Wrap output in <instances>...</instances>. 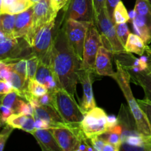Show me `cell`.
<instances>
[{"label": "cell", "instance_id": "cell-1", "mask_svg": "<svg viewBox=\"0 0 151 151\" xmlns=\"http://www.w3.org/2000/svg\"><path fill=\"white\" fill-rule=\"evenodd\" d=\"M49 65L58 86L75 97L81 62L68 41L64 26L55 36Z\"/></svg>", "mask_w": 151, "mask_h": 151}, {"label": "cell", "instance_id": "cell-2", "mask_svg": "<svg viewBox=\"0 0 151 151\" xmlns=\"http://www.w3.org/2000/svg\"><path fill=\"white\" fill-rule=\"evenodd\" d=\"M116 71L115 81L122 90L127 102L129 110L131 111L135 122L137 123L138 131L144 136H151V127L147 118L142 109L140 108L137 100L134 98L130 86V75L128 71L122 66L120 62L116 59Z\"/></svg>", "mask_w": 151, "mask_h": 151}, {"label": "cell", "instance_id": "cell-3", "mask_svg": "<svg viewBox=\"0 0 151 151\" xmlns=\"http://www.w3.org/2000/svg\"><path fill=\"white\" fill-rule=\"evenodd\" d=\"M52 94V106L68 125H80L84 117V113L78 105L75 97L66 90L59 88Z\"/></svg>", "mask_w": 151, "mask_h": 151}, {"label": "cell", "instance_id": "cell-4", "mask_svg": "<svg viewBox=\"0 0 151 151\" xmlns=\"http://www.w3.org/2000/svg\"><path fill=\"white\" fill-rule=\"evenodd\" d=\"M50 131L62 151H78L82 142L90 140L83 132L81 125L54 127Z\"/></svg>", "mask_w": 151, "mask_h": 151}, {"label": "cell", "instance_id": "cell-5", "mask_svg": "<svg viewBox=\"0 0 151 151\" xmlns=\"http://www.w3.org/2000/svg\"><path fill=\"white\" fill-rule=\"evenodd\" d=\"M96 25L101 35L103 46L110 50L114 55L126 52L118 38L114 23L108 16L105 8L96 16Z\"/></svg>", "mask_w": 151, "mask_h": 151}, {"label": "cell", "instance_id": "cell-6", "mask_svg": "<svg viewBox=\"0 0 151 151\" xmlns=\"http://www.w3.org/2000/svg\"><path fill=\"white\" fill-rule=\"evenodd\" d=\"M55 25V19L43 25L35 33L31 46L32 52L39 58L40 61L47 64L50 63V53L54 41L53 29Z\"/></svg>", "mask_w": 151, "mask_h": 151}, {"label": "cell", "instance_id": "cell-7", "mask_svg": "<svg viewBox=\"0 0 151 151\" xmlns=\"http://www.w3.org/2000/svg\"><path fill=\"white\" fill-rule=\"evenodd\" d=\"M90 24L87 22L69 19L65 20L63 25L68 41L81 62L83 60L84 44Z\"/></svg>", "mask_w": 151, "mask_h": 151}, {"label": "cell", "instance_id": "cell-8", "mask_svg": "<svg viewBox=\"0 0 151 151\" xmlns=\"http://www.w3.org/2000/svg\"><path fill=\"white\" fill-rule=\"evenodd\" d=\"M58 12L53 10L50 0H40L33 5V18L30 29L24 37L31 47L34 36L37 31L45 24L55 19Z\"/></svg>", "mask_w": 151, "mask_h": 151}, {"label": "cell", "instance_id": "cell-9", "mask_svg": "<svg viewBox=\"0 0 151 151\" xmlns=\"http://www.w3.org/2000/svg\"><path fill=\"white\" fill-rule=\"evenodd\" d=\"M107 116L105 111L97 106L85 114L81 122V128L88 139L107 131Z\"/></svg>", "mask_w": 151, "mask_h": 151}, {"label": "cell", "instance_id": "cell-10", "mask_svg": "<svg viewBox=\"0 0 151 151\" xmlns=\"http://www.w3.org/2000/svg\"><path fill=\"white\" fill-rule=\"evenodd\" d=\"M102 45L103 41L98 28L95 24L91 23L87 31L86 38L84 44L83 56L81 62V69L94 71L97 52Z\"/></svg>", "mask_w": 151, "mask_h": 151}, {"label": "cell", "instance_id": "cell-11", "mask_svg": "<svg viewBox=\"0 0 151 151\" xmlns=\"http://www.w3.org/2000/svg\"><path fill=\"white\" fill-rule=\"evenodd\" d=\"M24 38L6 37L0 39V60L8 61L18 58H27L32 51Z\"/></svg>", "mask_w": 151, "mask_h": 151}, {"label": "cell", "instance_id": "cell-12", "mask_svg": "<svg viewBox=\"0 0 151 151\" xmlns=\"http://www.w3.org/2000/svg\"><path fill=\"white\" fill-rule=\"evenodd\" d=\"M64 10L65 20L72 19L96 24L94 0H70Z\"/></svg>", "mask_w": 151, "mask_h": 151}, {"label": "cell", "instance_id": "cell-13", "mask_svg": "<svg viewBox=\"0 0 151 151\" xmlns=\"http://www.w3.org/2000/svg\"><path fill=\"white\" fill-rule=\"evenodd\" d=\"M94 72V71L93 70L84 69H81L78 72V81L83 86V96L80 106L84 114L96 107V102L92 89Z\"/></svg>", "mask_w": 151, "mask_h": 151}, {"label": "cell", "instance_id": "cell-14", "mask_svg": "<svg viewBox=\"0 0 151 151\" xmlns=\"http://www.w3.org/2000/svg\"><path fill=\"white\" fill-rule=\"evenodd\" d=\"M113 55L114 53L105 46H100L96 57L94 67V71L97 75L111 77L115 80L116 72L114 71L111 63Z\"/></svg>", "mask_w": 151, "mask_h": 151}, {"label": "cell", "instance_id": "cell-15", "mask_svg": "<svg viewBox=\"0 0 151 151\" xmlns=\"http://www.w3.org/2000/svg\"><path fill=\"white\" fill-rule=\"evenodd\" d=\"M117 117L118 124L122 127V142L130 137L141 135L142 134L138 131L137 123L131 111L127 109L124 104L121 105Z\"/></svg>", "mask_w": 151, "mask_h": 151}, {"label": "cell", "instance_id": "cell-16", "mask_svg": "<svg viewBox=\"0 0 151 151\" xmlns=\"http://www.w3.org/2000/svg\"><path fill=\"white\" fill-rule=\"evenodd\" d=\"M33 116L35 119H41L45 121L50 128L66 125L57 111L52 106H40L33 109Z\"/></svg>", "mask_w": 151, "mask_h": 151}, {"label": "cell", "instance_id": "cell-17", "mask_svg": "<svg viewBox=\"0 0 151 151\" xmlns=\"http://www.w3.org/2000/svg\"><path fill=\"white\" fill-rule=\"evenodd\" d=\"M33 18V6L16 14L13 38H24L30 29Z\"/></svg>", "mask_w": 151, "mask_h": 151}, {"label": "cell", "instance_id": "cell-18", "mask_svg": "<svg viewBox=\"0 0 151 151\" xmlns=\"http://www.w3.org/2000/svg\"><path fill=\"white\" fill-rule=\"evenodd\" d=\"M31 134L35 137L43 150L62 151L50 129H35Z\"/></svg>", "mask_w": 151, "mask_h": 151}, {"label": "cell", "instance_id": "cell-19", "mask_svg": "<svg viewBox=\"0 0 151 151\" xmlns=\"http://www.w3.org/2000/svg\"><path fill=\"white\" fill-rule=\"evenodd\" d=\"M128 72L129 73L131 81L139 85L144 90L145 99L151 101V72L147 69L139 72H134L131 71Z\"/></svg>", "mask_w": 151, "mask_h": 151}, {"label": "cell", "instance_id": "cell-20", "mask_svg": "<svg viewBox=\"0 0 151 151\" xmlns=\"http://www.w3.org/2000/svg\"><path fill=\"white\" fill-rule=\"evenodd\" d=\"M133 27H134L135 34L141 37L146 45L151 43V34L148 27L146 24L142 16L136 13V16L132 19Z\"/></svg>", "mask_w": 151, "mask_h": 151}, {"label": "cell", "instance_id": "cell-21", "mask_svg": "<svg viewBox=\"0 0 151 151\" xmlns=\"http://www.w3.org/2000/svg\"><path fill=\"white\" fill-rule=\"evenodd\" d=\"M147 45L145 44L144 41L137 34L130 33L126 44L125 45V51L128 52L135 53L138 55H143L145 52Z\"/></svg>", "mask_w": 151, "mask_h": 151}, {"label": "cell", "instance_id": "cell-22", "mask_svg": "<svg viewBox=\"0 0 151 151\" xmlns=\"http://www.w3.org/2000/svg\"><path fill=\"white\" fill-rule=\"evenodd\" d=\"M24 102V99L19 95L15 89L10 92L4 94L1 99V104L10 109L13 114H19L21 105Z\"/></svg>", "mask_w": 151, "mask_h": 151}, {"label": "cell", "instance_id": "cell-23", "mask_svg": "<svg viewBox=\"0 0 151 151\" xmlns=\"http://www.w3.org/2000/svg\"><path fill=\"white\" fill-rule=\"evenodd\" d=\"M54 79L55 77L53 75L52 71L50 65L39 60L38 69H37V72L35 76V81L47 87L49 83Z\"/></svg>", "mask_w": 151, "mask_h": 151}, {"label": "cell", "instance_id": "cell-24", "mask_svg": "<svg viewBox=\"0 0 151 151\" xmlns=\"http://www.w3.org/2000/svg\"><path fill=\"white\" fill-rule=\"evenodd\" d=\"M134 10L142 16L151 34V2L148 0H137Z\"/></svg>", "mask_w": 151, "mask_h": 151}, {"label": "cell", "instance_id": "cell-25", "mask_svg": "<svg viewBox=\"0 0 151 151\" xmlns=\"http://www.w3.org/2000/svg\"><path fill=\"white\" fill-rule=\"evenodd\" d=\"M33 5L34 4L30 0H13L8 6L2 9L1 13L16 15L24 11Z\"/></svg>", "mask_w": 151, "mask_h": 151}, {"label": "cell", "instance_id": "cell-26", "mask_svg": "<svg viewBox=\"0 0 151 151\" xmlns=\"http://www.w3.org/2000/svg\"><path fill=\"white\" fill-rule=\"evenodd\" d=\"M16 15L10 13H1V29L7 36L13 38Z\"/></svg>", "mask_w": 151, "mask_h": 151}, {"label": "cell", "instance_id": "cell-27", "mask_svg": "<svg viewBox=\"0 0 151 151\" xmlns=\"http://www.w3.org/2000/svg\"><path fill=\"white\" fill-rule=\"evenodd\" d=\"M129 20V13L127 11V9L124 5L123 2L120 1L115 7L114 12V24L127 23Z\"/></svg>", "mask_w": 151, "mask_h": 151}, {"label": "cell", "instance_id": "cell-28", "mask_svg": "<svg viewBox=\"0 0 151 151\" xmlns=\"http://www.w3.org/2000/svg\"><path fill=\"white\" fill-rule=\"evenodd\" d=\"M9 64L13 72H16L24 78H27V59L26 58H18L14 60L5 61Z\"/></svg>", "mask_w": 151, "mask_h": 151}, {"label": "cell", "instance_id": "cell-29", "mask_svg": "<svg viewBox=\"0 0 151 151\" xmlns=\"http://www.w3.org/2000/svg\"><path fill=\"white\" fill-rule=\"evenodd\" d=\"M27 78L28 81L35 79V74L38 69L39 58L32 53L27 58Z\"/></svg>", "mask_w": 151, "mask_h": 151}, {"label": "cell", "instance_id": "cell-30", "mask_svg": "<svg viewBox=\"0 0 151 151\" xmlns=\"http://www.w3.org/2000/svg\"><path fill=\"white\" fill-rule=\"evenodd\" d=\"M29 115H24L22 114H12L7 119L6 124L11 126L12 128L22 130L24 125L26 123Z\"/></svg>", "mask_w": 151, "mask_h": 151}, {"label": "cell", "instance_id": "cell-31", "mask_svg": "<svg viewBox=\"0 0 151 151\" xmlns=\"http://www.w3.org/2000/svg\"><path fill=\"white\" fill-rule=\"evenodd\" d=\"M27 88L29 92L35 97H40L48 92L47 87L38 83L35 79L28 81Z\"/></svg>", "mask_w": 151, "mask_h": 151}, {"label": "cell", "instance_id": "cell-32", "mask_svg": "<svg viewBox=\"0 0 151 151\" xmlns=\"http://www.w3.org/2000/svg\"><path fill=\"white\" fill-rule=\"evenodd\" d=\"M106 142L110 143L113 145L116 148L117 151L119 150L122 145V138H121V134H117V133L113 132L111 131L108 130L105 133L100 136Z\"/></svg>", "mask_w": 151, "mask_h": 151}, {"label": "cell", "instance_id": "cell-33", "mask_svg": "<svg viewBox=\"0 0 151 151\" xmlns=\"http://www.w3.org/2000/svg\"><path fill=\"white\" fill-rule=\"evenodd\" d=\"M115 28H116V34H117V36L119 38V41H121V43L125 47L128 36L130 35V30L128 29V25H127L126 23L116 24H115Z\"/></svg>", "mask_w": 151, "mask_h": 151}, {"label": "cell", "instance_id": "cell-34", "mask_svg": "<svg viewBox=\"0 0 151 151\" xmlns=\"http://www.w3.org/2000/svg\"><path fill=\"white\" fill-rule=\"evenodd\" d=\"M13 129L14 128H12L11 126H10L7 124H5V126L4 127L2 131L0 132V151L4 150L6 142L10 137V134L13 132Z\"/></svg>", "mask_w": 151, "mask_h": 151}, {"label": "cell", "instance_id": "cell-35", "mask_svg": "<svg viewBox=\"0 0 151 151\" xmlns=\"http://www.w3.org/2000/svg\"><path fill=\"white\" fill-rule=\"evenodd\" d=\"M12 69L7 63L4 60H0V80L4 81H9Z\"/></svg>", "mask_w": 151, "mask_h": 151}, {"label": "cell", "instance_id": "cell-36", "mask_svg": "<svg viewBox=\"0 0 151 151\" xmlns=\"http://www.w3.org/2000/svg\"><path fill=\"white\" fill-rule=\"evenodd\" d=\"M137 102L142 110L147 116V120L151 127V101L147 99H144V100H137Z\"/></svg>", "mask_w": 151, "mask_h": 151}, {"label": "cell", "instance_id": "cell-37", "mask_svg": "<svg viewBox=\"0 0 151 151\" xmlns=\"http://www.w3.org/2000/svg\"><path fill=\"white\" fill-rule=\"evenodd\" d=\"M120 1L121 0H106L105 10L112 22H114V12L115 7Z\"/></svg>", "mask_w": 151, "mask_h": 151}, {"label": "cell", "instance_id": "cell-38", "mask_svg": "<svg viewBox=\"0 0 151 151\" xmlns=\"http://www.w3.org/2000/svg\"><path fill=\"white\" fill-rule=\"evenodd\" d=\"M90 143L95 151H103L106 142L99 136V137H94L90 139Z\"/></svg>", "mask_w": 151, "mask_h": 151}, {"label": "cell", "instance_id": "cell-39", "mask_svg": "<svg viewBox=\"0 0 151 151\" xmlns=\"http://www.w3.org/2000/svg\"><path fill=\"white\" fill-rule=\"evenodd\" d=\"M69 1H70V0H50L53 10L55 11L58 12V13L62 8L66 7L67 4L69 3Z\"/></svg>", "mask_w": 151, "mask_h": 151}, {"label": "cell", "instance_id": "cell-40", "mask_svg": "<svg viewBox=\"0 0 151 151\" xmlns=\"http://www.w3.org/2000/svg\"><path fill=\"white\" fill-rule=\"evenodd\" d=\"M12 114H13V112L10 109L3 106V105L0 106V114H1V119L3 122V123L6 124L7 119Z\"/></svg>", "mask_w": 151, "mask_h": 151}, {"label": "cell", "instance_id": "cell-41", "mask_svg": "<svg viewBox=\"0 0 151 151\" xmlns=\"http://www.w3.org/2000/svg\"><path fill=\"white\" fill-rule=\"evenodd\" d=\"M38 100L40 104L43 106H52V93L47 92L44 95L38 97Z\"/></svg>", "mask_w": 151, "mask_h": 151}, {"label": "cell", "instance_id": "cell-42", "mask_svg": "<svg viewBox=\"0 0 151 151\" xmlns=\"http://www.w3.org/2000/svg\"><path fill=\"white\" fill-rule=\"evenodd\" d=\"M13 89V88L12 87L11 84L8 81H1L0 80V94L1 95L7 94V93L10 92Z\"/></svg>", "mask_w": 151, "mask_h": 151}, {"label": "cell", "instance_id": "cell-43", "mask_svg": "<svg viewBox=\"0 0 151 151\" xmlns=\"http://www.w3.org/2000/svg\"><path fill=\"white\" fill-rule=\"evenodd\" d=\"M105 5H106V0H94L95 18L105 8Z\"/></svg>", "mask_w": 151, "mask_h": 151}, {"label": "cell", "instance_id": "cell-44", "mask_svg": "<svg viewBox=\"0 0 151 151\" xmlns=\"http://www.w3.org/2000/svg\"><path fill=\"white\" fill-rule=\"evenodd\" d=\"M35 129H50V126L48 125V123L45 122L44 120L41 119H35Z\"/></svg>", "mask_w": 151, "mask_h": 151}, {"label": "cell", "instance_id": "cell-45", "mask_svg": "<svg viewBox=\"0 0 151 151\" xmlns=\"http://www.w3.org/2000/svg\"><path fill=\"white\" fill-rule=\"evenodd\" d=\"M118 125V117L114 115H109L107 116V127L108 129Z\"/></svg>", "mask_w": 151, "mask_h": 151}, {"label": "cell", "instance_id": "cell-46", "mask_svg": "<svg viewBox=\"0 0 151 151\" xmlns=\"http://www.w3.org/2000/svg\"><path fill=\"white\" fill-rule=\"evenodd\" d=\"M145 52L147 53V58H148V61H147V63H148V68H147V69L151 72V47H149L148 45L146 47Z\"/></svg>", "mask_w": 151, "mask_h": 151}, {"label": "cell", "instance_id": "cell-47", "mask_svg": "<svg viewBox=\"0 0 151 151\" xmlns=\"http://www.w3.org/2000/svg\"><path fill=\"white\" fill-rule=\"evenodd\" d=\"M103 151H117V150L113 145L106 142L104 147H103Z\"/></svg>", "mask_w": 151, "mask_h": 151}, {"label": "cell", "instance_id": "cell-48", "mask_svg": "<svg viewBox=\"0 0 151 151\" xmlns=\"http://www.w3.org/2000/svg\"><path fill=\"white\" fill-rule=\"evenodd\" d=\"M2 4H3V0H0V13H1V10H2Z\"/></svg>", "mask_w": 151, "mask_h": 151}, {"label": "cell", "instance_id": "cell-49", "mask_svg": "<svg viewBox=\"0 0 151 151\" xmlns=\"http://www.w3.org/2000/svg\"><path fill=\"white\" fill-rule=\"evenodd\" d=\"M30 1H32V3H33V4H35V3L38 2V1H40V0H30Z\"/></svg>", "mask_w": 151, "mask_h": 151}, {"label": "cell", "instance_id": "cell-50", "mask_svg": "<svg viewBox=\"0 0 151 151\" xmlns=\"http://www.w3.org/2000/svg\"><path fill=\"white\" fill-rule=\"evenodd\" d=\"M4 125V124L3 123V122H2V121H1V119H0V128H1V125Z\"/></svg>", "mask_w": 151, "mask_h": 151}, {"label": "cell", "instance_id": "cell-51", "mask_svg": "<svg viewBox=\"0 0 151 151\" xmlns=\"http://www.w3.org/2000/svg\"><path fill=\"white\" fill-rule=\"evenodd\" d=\"M2 97L3 95H1V94H0V106H1V99H2Z\"/></svg>", "mask_w": 151, "mask_h": 151}, {"label": "cell", "instance_id": "cell-52", "mask_svg": "<svg viewBox=\"0 0 151 151\" xmlns=\"http://www.w3.org/2000/svg\"><path fill=\"white\" fill-rule=\"evenodd\" d=\"M148 1H150V2H151V0H148Z\"/></svg>", "mask_w": 151, "mask_h": 151}, {"label": "cell", "instance_id": "cell-53", "mask_svg": "<svg viewBox=\"0 0 151 151\" xmlns=\"http://www.w3.org/2000/svg\"><path fill=\"white\" fill-rule=\"evenodd\" d=\"M0 119H1V114H0Z\"/></svg>", "mask_w": 151, "mask_h": 151}]
</instances>
